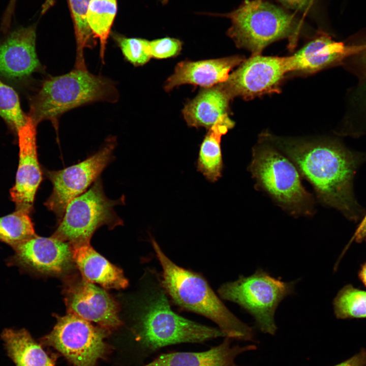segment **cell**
<instances>
[{"instance_id": "cell-1", "label": "cell", "mask_w": 366, "mask_h": 366, "mask_svg": "<svg viewBox=\"0 0 366 366\" xmlns=\"http://www.w3.org/2000/svg\"><path fill=\"white\" fill-rule=\"evenodd\" d=\"M269 142L294 164L313 186L319 199L357 219L359 208L353 197L352 180L361 158L337 142L269 138Z\"/></svg>"}, {"instance_id": "cell-2", "label": "cell", "mask_w": 366, "mask_h": 366, "mask_svg": "<svg viewBox=\"0 0 366 366\" xmlns=\"http://www.w3.org/2000/svg\"><path fill=\"white\" fill-rule=\"evenodd\" d=\"M150 240L162 266V285L174 303L211 320L227 338L253 341V328L229 311L204 277L177 265L164 253L153 237Z\"/></svg>"}, {"instance_id": "cell-3", "label": "cell", "mask_w": 366, "mask_h": 366, "mask_svg": "<svg viewBox=\"0 0 366 366\" xmlns=\"http://www.w3.org/2000/svg\"><path fill=\"white\" fill-rule=\"evenodd\" d=\"M150 282L141 303L133 329L135 340L144 348L155 351L184 343H202L226 337L219 328L185 318L171 309L161 280Z\"/></svg>"}, {"instance_id": "cell-4", "label": "cell", "mask_w": 366, "mask_h": 366, "mask_svg": "<svg viewBox=\"0 0 366 366\" xmlns=\"http://www.w3.org/2000/svg\"><path fill=\"white\" fill-rule=\"evenodd\" d=\"M118 99V90L111 79L75 68L45 79L31 98L27 115L37 127L50 120L57 132L59 118L68 111L95 102L114 103Z\"/></svg>"}, {"instance_id": "cell-5", "label": "cell", "mask_w": 366, "mask_h": 366, "mask_svg": "<svg viewBox=\"0 0 366 366\" xmlns=\"http://www.w3.org/2000/svg\"><path fill=\"white\" fill-rule=\"evenodd\" d=\"M221 15L231 21L228 36L237 47L253 54L284 38L289 39L293 46L300 29L292 14L266 0H245L236 9Z\"/></svg>"}, {"instance_id": "cell-6", "label": "cell", "mask_w": 366, "mask_h": 366, "mask_svg": "<svg viewBox=\"0 0 366 366\" xmlns=\"http://www.w3.org/2000/svg\"><path fill=\"white\" fill-rule=\"evenodd\" d=\"M249 170L258 185L281 207L294 215L313 213V198L302 186L297 169L270 143L253 148Z\"/></svg>"}, {"instance_id": "cell-7", "label": "cell", "mask_w": 366, "mask_h": 366, "mask_svg": "<svg viewBox=\"0 0 366 366\" xmlns=\"http://www.w3.org/2000/svg\"><path fill=\"white\" fill-rule=\"evenodd\" d=\"M296 283L284 282L259 268L250 276H240L224 284L218 293L223 299L238 304L250 314L261 331L274 335L277 330L276 310L282 300L294 293Z\"/></svg>"}, {"instance_id": "cell-8", "label": "cell", "mask_w": 366, "mask_h": 366, "mask_svg": "<svg viewBox=\"0 0 366 366\" xmlns=\"http://www.w3.org/2000/svg\"><path fill=\"white\" fill-rule=\"evenodd\" d=\"M124 199V196L115 200L108 198L99 177L87 191L69 203L52 236L71 246L89 243L101 226L114 228L123 224L114 207Z\"/></svg>"}, {"instance_id": "cell-9", "label": "cell", "mask_w": 366, "mask_h": 366, "mask_svg": "<svg viewBox=\"0 0 366 366\" xmlns=\"http://www.w3.org/2000/svg\"><path fill=\"white\" fill-rule=\"evenodd\" d=\"M56 317L53 329L40 339L41 345L53 348L74 366H95L106 355L109 330L70 313Z\"/></svg>"}, {"instance_id": "cell-10", "label": "cell", "mask_w": 366, "mask_h": 366, "mask_svg": "<svg viewBox=\"0 0 366 366\" xmlns=\"http://www.w3.org/2000/svg\"><path fill=\"white\" fill-rule=\"evenodd\" d=\"M116 145L115 138L109 137L98 151L84 161L60 170L46 171L53 189L45 205L58 222L69 203L84 193L113 159Z\"/></svg>"}, {"instance_id": "cell-11", "label": "cell", "mask_w": 366, "mask_h": 366, "mask_svg": "<svg viewBox=\"0 0 366 366\" xmlns=\"http://www.w3.org/2000/svg\"><path fill=\"white\" fill-rule=\"evenodd\" d=\"M290 71V56L253 54L222 83L232 98L240 96L248 99L276 90L284 75Z\"/></svg>"}, {"instance_id": "cell-12", "label": "cell", "mask_w": 366, "mask_h": 366, "mask_svg": "<svg viewBox=\"0 0 366 366\" xmlns=\"http://www.w3.org/2000/svg\"><path fill=\"white\" fill-rule=\"evenodd\" d=\"M65 300L68 313L108 330L122 324L118 306L104 289L83 278L75 280L66 288Z\"/></svg>"}, {"instance_id": "cell-13", "label": "cell", "mask_w": 366, "mask_h": 366, "mask_svg": "<svg viewBox=\"0 0 366 366\" xmlns=\"http://www.w3.org/2000/svg\"><path fill=\"white\" fill-rule=\"evenodd\" d=\"M10 261L25 269L45 273H60L70 269L73 260L71 245L52 236L35 235L14 248Z\"/></svg>"}, {"instance_id": "cell-14", "label": "cell", "mask_w": 366, "mask_h": 366, "mask_svg": "<svg viewBox=\"0 0 366 366\" xmlns=\"http://www.w3.org/2000/svg\"><path fill=\"white\" fill-rule=\"evenodd\" d=\"M37 126L29 119L17 132L19 162L15 182L10 190V196L16 209L30 212L35 197L42 180V173L37 151Z\"/></svg>"}, {"instance_id": "cell-15", "label": "cell", "mask_w": 366, "mask_h": 366, "mask_svg": "<svg viewBox=\"0 0 366 366\" xmlns=\"http://www.w3.org/2000/svg\"><path fill=\"white\" fill-rule=\"evenodd\" d=\"M35 26L21 27L12 32L0 43V75L21 80L42 71L36 50Z\"/></svg>"}, {"instance_id": "cell-16", "label": "cell", "mask_w": 366, "mask_h": 366, "mask_svg": "<svg viewBox=\"0 0 366 366\" xmlns=\"http://www.w3.org/2000/svg\"><path fill=\"white\" fill-rule=\"evenodd\" d=\"M242 62L243 58L238 56L181 62L165 81L164 88L169 92L175 87L186 84L204 88L213 86L226 81L230 71Z\"/></svg>"}, {"instance_id": "cell-17", "label": "cell", "mask_w": 366, "mask_h": 366, "mask_svg": "<svg viewBox=\"0 0 366 366\" xmlns=\"http://www.w3.org/2000/svg\"><path fill=\"white\" fill-rule=\"evenodd\" d=\"M231 339L226 337L218 346L200 352H175L164 353L143 366H239L235 359L239 354L255 350L257 347L231 346Z\"/></svg>"}, {"instance_id": "cell-18", "label": "cell", "mask_w": 366, "mask_h": 366, "mask_svg": "<svg viewBox=\"0 0 366 366\" xmlns=\"http://www.w3.org/2000/svg\"><path fill=\"white\" fill-rule=\"evenodd\" d=\"M73 262L86 281L107 289L126 288L128 281L121 269L96 252L89 243L71 246Z\"/></svg>"}, {"instance_id": "cell-19", "label": "cell", "mask_w": 366, "mask_h": 366, "mask_svg": "<svg viewBox=\"0 0 366 366\" xmlns=\"http://www.w3.org/2000/svg\"><path fill=\"white\" fill-rule=\"evenodd\" d=\"M232 99L222 83L204 88L185 105L184 118L188 126L209 129L222 116L228 114Z\"/></svg>"}, {"instance_id": "cell-20", "label": "cell", "mask_w": 366, "mask_h": 366, "mask_svg": "<svg viewBox=\"0 0 366 366\" xmlns=\"http://www.w3.org/2000/svg\"><path fill=\"white\" fill-rule=\"evenodd\" d=\"M348 49L342 43L321 35L290 56L291 71L314 72L342 58Z\"/></svg>"}, {"instance_id": "cell-21", "label": "cell", "mask_w": 366, "mask_h": 366, "mask_svg": "<svg viewBox=\"0 0 366 366\" xmlns=\"http://www.w3.org/2000/svg\"><path fill=\"white\" fill-rule=\"evenodd\" d=\"M234 125L228 114L222 116L208 129L200 145L197 168L210 182L217 181L222 176L223 163L221 138Z\"/></svg>"}, {"instance_id": "cell-22", "label": "cell", "mask_w": 366, "mask_h": 366, "mask_svg": "<svg viewBox=\"0 0 366 366\" xmlns=\"http://www.w3.org/2000/svg\"><path fill=\"white\" fill-rule=\"evenodd\" d=\"M1 339L16 366H55L52 360L25 329L6 328Z\"/></svg>"}, {"instance_id": "cell-23", "label": "cell", "mask_w": 366, "mask_h": 366, "mask_svg": "<svg viewBox=\"0 0 366 366\" xmlns=\"http://www.w3.org/2000/svg\"><path fill=\"white\" fill-rule=\"evenodd\" d=\"M117 12V0H90L87 20L94 38L100 43V57L104 62L107 39Z\"/></svg>"}, {"instance_id": "cell-24", "label": "cell", "mask_w": 366, "mask_h": 366, "mask_svg": "<svg viewBox=\"0 0 366 366\" xmlns=\"http://www.w3.org/2000/svg\"><path fill=\"white\" fill-rule=\"evenodd\" d=\"M72 14L77 51L75 68L87 70L84 50L93 45L94 37L87 20V14L90 0H68Z\"/></svg>"}, {"instance_id": "cell-25", "label": "cell", "mask_w": 366, "mask_h": 366, "mask_svg": "<svg viewBox=\"0 0 366 366\" xmlns=\"http://www.w3.org/2000/svg\"><path fill=\"white\" fill-rule=\"evenodd\" d=\"M29 212L16 210L0 217V241L14 248L35 234Z\"/></svg>"}, {"instance_id": "cell-26", "label": "cell", "mask_w": 366, "mask_h": 366, "mask_svg": "<svg viewBox=\"0 0 366 366\" xmlns=\"http://www.w3.org/2000/svg\"><path fill=\"white\" fill-rule=\"evenodd\" d=\"M333 305L338 319L366 318V291L345 286L337 294Z\"/></svg>"}, {"instance_id": "cell-27", "label": "cell", "mask_w": 366, "mask_h": 366, "mask_svg": "<svg viewBox=\"0 0 366 366\" xmlns=\"http://www.w3.org/2000/svg\"><path fill=\"white\" fill-rule=\"evenodd\" d=\"M0 116L16 133L29 121L23 111L17 93L0 80Z\"/></svg>"}, {"instance_id": "cell-28", "label": "cell", "mask_w": 366, "mask_h": 366, "mask_svg": "<svg viewBox=\"0 0 366 366\" xmlns=\"http://www.w3.org/2000/svg\"><path fill=\"white\" fill-rule=\"evenodd\" d=\"M115 39L125 58L133 66H143L151 58L148 40L120 36H115Z\"/></svg>"}, {"instance_id": "cell-29", "label": "cell", "mask_w": 366, "mask_h": 366, "mask_svg": "<svg viewBox=\"0 0 366 366\" xmlns=\"http://www.w3.org/2000/svg\"><path fill=\"white\" fill-rule=\"evenodd\" d=\"M182 42L178 39L165 37L149 41L148 53L151 57L164 59L178 55L182 49Z\"/></svg>"}, {"instance_id": "cell-30", "label": "cell", "mask_w": 366, "mask_h": 366, "mask_svg": "<svg viewBox=\"0 0 366 366\" xmlns=\"http://www.w3.org/2000/svg\"><path fill=\"white\" fill-rule=\"evenodd\" d=\"M285 7L297 11L306 12L312 7L314 0H278Z\"/></svg>"}, {"instance_id": "cell-31", "label": "cell", "mask_w": 366, "mask_h": 366, "mask_svg": "<svg viewBox=\"0 0 366 366\" xmlns=\"http://www.w3.org/2000/svg\"><path fill=\"white\" fill-rule=\"evenodd\" d=\"M334 366H366V350L362 349L351 358Z\"/></svg>"}, {"instance_id": "cell-32", "label": "cell", "mask_w": 366, "mask_h": 366, "mask_svg": "<svg viewBox=\"0 0 366 366\" xmlns=\"http://www.w3.org/2000/svg\"><path fill=\"white\" fill-rule=\"evenodd\" d=\"M366 236V215L358 226L352 238L356 242H361Z\"/></svg>"}, {"instance_id": "cell-33", "label": "cell", "mask_w": 366, "mask_h": 366, "mask_svg": "<svg viewBox=\"0 0 366 366\" xmlns=\"http://www.w3.org/2000/svg\"><path fill=\"white\" fill-rule=\"evenodd\" d=\"M358 276L361 282L366 286V262L361 266Z\"/></svg>"}, {"instance_id": "cell-34", "label": "cell", "mask_w": 366, "mask_h": 366, "mask_svg": "<svg viewBox=\"0 0 366 366\" xmlns=\"http://www.w3.org/2000/svg\"><path fill=\"white\" fill-rule=\"evenodd\" d=\"M365 49H366V47H365Z\"/></svg>"}]
</instances>
